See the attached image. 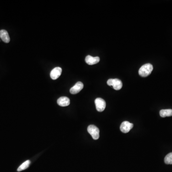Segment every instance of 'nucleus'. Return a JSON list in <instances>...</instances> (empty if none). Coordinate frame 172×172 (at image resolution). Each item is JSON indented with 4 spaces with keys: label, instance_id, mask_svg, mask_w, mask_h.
I'll return each mask as SVG.
<instances>
[{
    "label": "nucleus",
    "instance_id": "obj_6",
    "mask_svg": "<svg viewBox=\"0 0 172 172\" xmlns=\"http://www.w3.org/2000/svg\"><path fill=\"white\" fill-rule=\"evenodd\" d=\"M84 85L81 82H78L73 87L70 89V92L72 94H75L78 93L83 89Z\"/></svg>",
    "mask_w": 172,
    "mask_h": 172
},
{
    "label": "nucleus",
    "instance_id": "obj_3",
    "mask_svg": "<svg viewBox=\"0 0 172 172\" xmlns=\"http://www.w3.org/2000/svg\"><path fill=\"white\" fill-rule=\"evenodd\" d=\"M107 84L110 86H112L115 90L118 91L121 89L123 87V83L120 80L115 78V79H109L107 81Z\"/></svg>",
    "mask_w": 172,
    "mask_h": 172
},
{
    "label": "nucleus",
    "instance_id": "obj_7",
    "mask_svg": "<svg viewBox=\"0 0 172 172\" xmlns=\"http://www.w3.org/2000/svg\"><path fill=\"white\" fill-rule=\"evenodd\" d=\"M62 68L60 67H56L51 71L50 77L52 79L56 80L60 76L62 73Z\"/></svg>",
    "mask_w": 172,
    "mask_h": 172
},
{
    "label": "nucleus",
    "instance_id": "obj_13",
    "mask_svg": "<svg viewBox=\"0 0 172 172\" xmlns=\"http://www.w3.org/2000/svg\"><path fill=\"white\" fill-rule=\"evenodd\" d=\"M165 163L167 165H172V152L166 155L165 158Z\"/></svg>",
    "mask_w": 172,
    "mask_h": 172
},
{
    "label": "nucleus",
    "instance_id": "obj_8",
    "mask_svg": "<svg viewBox=\"0 0 172 172\" xmlns=\"http://www.w3.org/2000/svg\"><path fill=\"white\" fill-rule=\"evenodd\" d=\"M100 61V58L98 57H93L90 55L87 56L85 58V61L86 63L88 64L89 65H93L96 64L98 63Z\"/></svg>",
    "mask_w": 172,
    "mask_h": 172
},
{
    "label": "nucleus",
    "instance_id": "obj_1",
    "mask_svg": "<svg viewBox=\"0 0 172 172\" xmlns=\"http://www.w3.org/2000/svg\"><path fill=\"white\" fill-rule=\"evenodd\" d=\"M153 70V66L150 63L146 64L141 67L139 70L140 75L142 77H146L150 75Z\"/></svg>",
    "mask_w": 172,
    "mask_h": 172
},
{
    "label": "nucleus",
    "instance_id": "obj_12",
    "mask_svg": "<svg viewBox=\"0 0 172 172\" xmlns=\"http://www.w3.org/2000/svg\"><path fill=\"white\" fill-rule=\"evenodd\" d=\"M30 163L31 162H30V161L29 160H27V161H25V162L23 163L18 168V172H20V171H22V170H24L27 169L29 166V165H30Z\"/></svg>",
    "mask_w": 172,
    "mask_h": 172
},
{
    "label": "nucleus",
    "instance_id": "obj_9",
    "mask_svg": "<svg viewBox=\"0 0 172 172\" xmlns=\"http://www.w3.org/2000/svg\"><path fill=\"white\" fill-rule=\"evenodd\" d=\"M57 102L60 106H67L70 104V99L67 97H60L58 99Z\"/></svg>",
    "mask_w": 172,
    "mask_h": 172
},
{
    "label": "nucleus",
    "instance_id": "obj_5",
    "mask_svg": "<svg viewBox=\"0 0 172 172\" xmlns=\"http://www.w3.org/2000/svg\"><path fill=\"white\" fill-rule=\"evenodd\" d=\"M133 127L134 124L133 123H129V121H123L120 125V130L123 133H128L133 128Z\"/></svg>",
    "mask_w": 172,
    "mask_h": 172
},
{
    "label": "nucleus",
    "instance_id": "obj_10",
    "mask_svg": "<svg viewBox=\"0 0 172 172\" xmlns=\"http://www.w3.org/2000/svg\"><path fill=\"white\" fill-rule=\"evenodd\" d=\"M0 38L3 42L6 43H8L10 42V36L7 31L6 30H1L0 31Z\"/></svg>",
    "mask_w": 172,
    "mask_h": 172
},
{
    "label": "nucleus",
    "instance_id": "obj_4",
    "mask_svg": "<svg viewBox=\"0 0 172 172\" xmlns=\"http://www.w3.org/2000/svg\"><path fill=\"white\" fill-rule=\"evenodd\" d=\"M95 103L96 109L98 112H102L104 111L106 106L105 101L104 99L102 98H97L95 100Z\"/></svg>",
    "mask_w": 172,
    "mask_h": 172
},
{
    "label": "nucleus",
    "instance_id": "obj_11",
    "mask_svg": "<svg viewBox=\"0 0 172 172\" xmlns=\"http://www.w3.org/2000/svg\"><path fill=\"white\" fill-rule=\"evenodd\" d=\"M160 115L161 117L165 118L166 117H170L172 116V109H165L162 110L160 111Z\"/></svg>",
    "mask_w": 172,
    "mask_h": 172
},
{
    "label": "nucleus",
    "instance_id": "obj_2",
    "mask_svg": "<svg viewBox=\"0 0 172 172\" xmlns=\"http://www.w3.org/2000/svg\"><path fill=\"white\" fill-rule=\"evenodd\" d=\"M87 130L94 140H98L99 138V130L97 127L94 125H90Z\"/></svg>",
    "mask_w": 172,
    "mask_h": 172
}]
</instances>
